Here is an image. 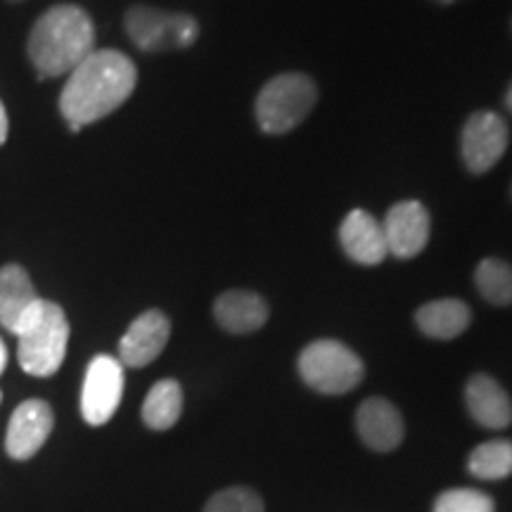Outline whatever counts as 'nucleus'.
<instances>
[{"label":"nucleus","instance_id":"nucleus-1","mask_svg":"<svg viewBox=\"0 0 512 512\" xmlns=\"http://www.w3.org/2000/svg\"><path fill=\"white\" fill-rule=\"evenodd\" d=\"M138 83L133 60L119 50H93L69 74L60 95V112L72 131L105 119L131 98Z\"/></svg>","mask_w":512,"mask_h":512},{"label":"nucleus","instance_id":"nucleus-2","mask_svg":"<svg viewBox=\"0 0 512 512\" xmlns=\"http://www.w3.org/2000/svg\"><path fill=\"white\" fill-rule=\"evenodd\" d=\"M29 60L41 79L72 74L95 50V24L79 5H55L29 34Z\"/></svg>","mask_w":512,"mask_h":512},{"label":"nucleus","instance_id":"nucleus-3","mask_svg":"<svg viewBox=\"0 0 512 512\" xmlns=\"http://www.w3.org/2000/svg\"><path fill=\"white\" fill-rule=\"evenodd\" d=\"M318 102V88L311 76L287 72L273 76L256 95L254 114L259 128L271 136H283L309 117Z\"/></svg>","mask_w":512,"mask_h":512},{"label":"nucleus","instance_id":"nucleus-4","mask_svg":"<svg viewBox=\"0 0 512 512\" xmlns=\"http://www.w3.org/2000/svg\"><path fill=\"white\" fill-rule=\"evenodd\" d=\"M299 375L313 392L339 396L361 384L366 368L347 344L337 339H316L299 354Z\"/></svg>","mask_w":512,"mask_h":512},{"label":"nucleus","instance_id":"nucleus-5","mask_svg":"<svg viewBox=\"0 0 512 512\" xmlns=\"http://www.w3.org/2000/svg\"><path fill=\"white\" fill-rule=\"evenodd\" d=\"M17 347L19 366L31 377H50L62 368L69 344V320L55 302H43V311L22 332Z\"/></svg>","mask_w":512,"mask_h":512},{"label":"nucleus","instance_id":"nucleus-6","mask_svg":"<svg viewBox=\"0 0 512 512\" xmlns=\"http://www.w3.org/2000/svg\"><path fill=\"white\" fill-rule=\"evenodd\" d=\"M124 29L143 53H164V50H185L200 38V22L188 12H169L133 5L124 15Z\"/></svg>","mask_w":512,"mask_h":512},{"label":"nucleus","instance_id":"nucleus-7","mask_svg":"<svg viewBox=\"0 0 512 512\" xmlns=\"http://www.w3.org/2000/svg\"><path fill=\"white\" fill-rule=\"evenodd\" d=\"M510 143V131L498 112L479 110L465 121L460 136V155L467 171L482 176L501 162Z\"/></svg>","mask_w":512,"mask_h":512},{"label":"nucleus","instance_id":"nucleus-8","mask_svg":"<svg viewBox=\"0 0 512 512\" xmlns=\"http://www.w3.org/2000/svg\"><path fill=\"white\" fill-rule=\"evenodd\" d=\"M124 396V366L119 358L100 354L88 363L81 389V415L88 425L100 427L117 413Z\"/></svg>","mask_w":512,"mask_h":512},{"label":"nucleus","instance_id":"nucleus-9","mask_svg":"<svg viewBox=\"0 0 512 512\" xmlns=\"http://www.w3.org/2000/svg\"><path fill=\"white\" fill-rule=\"evenodd\" d=\"M384 242L396 259H415L430 242V211L418 200L396 202L382 223Z\"/></svg>","mask_w":512,"mask_h":512},{"label":"nucleus","instance_id":"nucleus-10","mask_svg":"<svg viewBox=\"0 0 512 512\" xmlns=\"http://www.w3.org/2000/svg\"><path fill=\"white\" fill-rule=\"evenodd\" d=\"M43 302L34 290L29 273L22 266L0 268V325L12 335H22L41 316Z\"/></svg>","mask_w":512,"mask_h":512},{"label":"nucleus","instance_id":"nucleus-11","mask_svg":"<svg viewBox=\"0 0 512 512\" xmlns=\"http://www.w3.org/2000/svg\"><path fill=\"white\" fill-rule=\"evenodd\" d=\"M55 427V415L50 403L29 399L19 403L12 413L8 434H5V451L12 460H29L41 451Z\"/></svg>","mask_w":512,"mask_h":512},{"label":"nucleus","instance_id":"nucleus-12","mask_svg":"<svg viewBox=\"0 0 512 512\" xmlns=\"http://www.w3.org/2000/svg\"><path fill=\"white\" fill-rule=\"evenodd\" d=\"M171 337V320L166 313L152 309L128 325L126 335L119 342V361L128 368H145L157 361Z\"/></svg>","mask_w":512,"mask_h":512},{"label":"nucleus","instance_id":"nucleus-13","mask_svg":"<svg viewBox=\"0 0 512 512\" xmlns=\"http://www.w3.org/2000/svg\"><path fill=\"white\" fill-rule=\"evenodd\" d=\"M339 245L351 261L361 266H377L389 256L382 223L366 209H354L339 226Z\"/></svg>","mask_w":512,"mask_h":512},{"label":"nucleus","instance_id":"nucleus-14","mask_svg":"<svg viewBox=\"0 0 512 512\" xmlns=\"http://www.w3.org/2000/svg\"><path fill=\"white\" fill-rule=\"evenodd\" d=\"M356 430L363 444L380 453L394 451L403 441V432H406L399 408L382 396H373L358 406Z\"/></svg>","mask_w":512,"mask_h":512},{"label":"nucleus","instance_id":"nucleus-15","mask_svg":"<svg viewBox=\"0 0 512 512\" xmlns=\"http://www.w3.org/2000/svg\"><path fill=\"white\" fill-rule=\"evenodd\" d=\"M465 406L472 420L486 430H505L512 422V401L508 392L486 373H477L467 380Z\"/></svg>","mask_w":512,"mask_h":512},{"label":"nucleus","instance_id":"nucleus-16","mask_svg":"<svg viewBox=\"0 0 512 512\" xmlns=\"http://www.w3.org/2000/svg\"><path fill=\"white\" fill-rule=\"evenodd\" d=\"M214 318L230 335H249L266 325L268 304L256 292L228 290L214 302Z\"/></svg>","mask_w":512,"mask_h":512},{"label":"nucleus","instance_id":"nucleus-17","mask_svg":"<svg viewBox=\"0 0 512 512\" xmlns=\"http://www.w3.org/2000/svg\"><path fill=\"white\" fill-rule=\"evenodd\" d=\"M472 311L460 299H437L415 311V325L432 339H456L470 328Z\"/></svg>","mask_w":512,"mask_h":512},{"label":"nucleus","instance_id":"nucleus-18","mask_svg":"<svg viewBox=\"0 0 512 512\" xmlns=\"http://www.w3.org/2000/svg\"><path fill=\"white\" fill-rule=\"evenodd\" d=\"M183 389L176 380H159L143 403V422L150 430L166 432L181 420Z\"/></svg>","mask_w":512,"mask_h":512},{"label":"nucleus","instance_id":"nucleus-19","mask_svg":"<svg viewBox=\"0 0 512 512\" xmlns=\"http://www.w3.org/2000/svg\"><path fill=\"white\" fill-rule=\"evenodd\" d=\"M467 470L477 479L486 482H496L512 475V441L494 439L472 448L470 458H467Z\"/></svg>","mask_w":512,"mask_h":512},{"label":"nucleus","instance_id":"nucleus-20","mask_svg":"<svg viewBox=\"0 0 512 512\" xmlns=\"http://www.w3.org/2000/svg\"><path fill=\"white\" fill-rule=\"evenodd\" d=\"M475 285L482 297L494 306L512 304V266L508 261L486 256L475 268Z\"/></svg>","mask_w":512,"mask_h":512},{"label":"nucleus","instance_id":"nucleus-21","mask_svg":"<svg viewBox=\"0 0 512 512\" xmlns=\"http://www.w3.org/2000/svg\"><path fill=\"white\" fill-rule=\"evenodd\" d=\"M494 498L477 489H448L437 498L434 512H494Z\"/></svg>","mask_w":512,"mask_h":512},{"label":"nucleus","instance_id":"nucleus-22","mask_svg":"<svg viewBox=\"0 0 512 512\" xmlns=\"http://www.w3.org/2000/svg\"><path fill=\"white\" fill-rule=\"evenodd\" d=\"M204 512H264V501L252 489L230 486L211 496L204 505Z\"/></svg>","mask_w":512,"mask_h":512},{"label":"nucleus","instance_id":"nucleus-23","mask_svg":"<svg viewBox=\"0 0 512 512\" xmlns=\"http://www.w3.org/2000/svg\"><path fill=\"white\" fill-rule=\"evenodd\" d=\"M8 128H10L8 112H5V105H3V102H0V145H3L5 140H8Z\"/></svg>","mask_w":512,"mask_h":512},{"label":"nucleus","instance_id":"nucleus-24","mask_svg":"<svg viewBox=\"0 0 512 512\" xmlns=\"http://www.w3.org/2000/svg\"><path fill=\"white\" fill-rule=\"evenodd\" d=\"M5 366H8V349H5L3 339H0V375H3Z\"/></svg>","mask_w":512,"mask_h":512},{"label":"nucleus","instance_id":"nucleus-25","mask_svg":"<svg viewBox=\"0 0 512 512\" xmlns=\"http://www.w3.org/2000/svg\"><path fill=\"white\" fill-rule=\"evenodd\" d=\"M505 107H508V112L512 114V81H510L508 91H505Z\"/></svg>","mask_w":512,"mask_h":512},{"label":"nucleus","instance_id":"nucleus-26","mask_svg":"<svg viewBox=\"0 0 512 512\" xmlns=\"http://www.w3.org/2000/svg\"><path fill=\"white\" fill-rule=\"evenodd\" d=\"M432 3H437V5H453V3H458V0H432Z\"/></svg>","mask_w":512,"mask_h":512},{"label":"nucleus","instance_id":"nucleus-27","mask_svg":"<svg viewBox=\"0 0 512 512\" xmlns=\"http://www.w3.org/2000/svg\"><path fill=\"white\" fill-rule=\"evenodd\" d=\"M510 195H512V188H510Z\"/></svg>","mask_w":512,"mask_h":512}]
</instances>
